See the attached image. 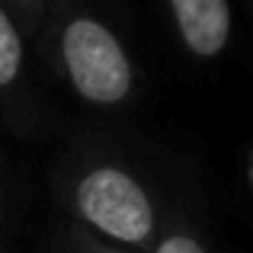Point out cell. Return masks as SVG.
Listing matches in <instances>:
<instances>
[{
	"label": "cell",
	"instance_id": "1",
	"mask_svg": "<svg viewBox=\"0 0 253 253\" xmlns=\"http://www.w3.org/2000/svg\"><path fill=\"white\" fill-rule=\"evenodd\" d=\"M39 42L68 90L96 109L128 106L138 86V71L122 36L84 0H58Z\"/></svg>",
	"mask_w": 253,
	"mask_h": 253
},
{
	"label": "cell",
	"instance_id": "2",
	"mask_svg": "<svg viewBox=\"0 0 253 253\" xmlns=\"http://www.w3.org/2000/svg\"><path fill=\"white\" fill-rule=\"evenodd\" d=\"M61 199L74 228L99 241L148 253L161 234V211L144 179L112 157H86L61 179Z\"/></svg>",
	"mask_w": 253,
	"mask_h": 253
},
{
	"label": "cell",
	"instance_id": "3",
	"mask_svg": "<svg viewBox=\"0 0 253 253\" xmlns=\"http://www.w3.org/2000/svg\"><path fill=\"white\" fill-rule=\"evenodd\" d=\"M0 116L16 128H26L36 116L29 77V39L0 3Z\"/></svg>",
	"mask_w": 253,
	"mask_h": 253
},
{
	"label": "cell",
	"instance_id": "4",
	"mask_svg": "<svg viewBox=\"0 0 253 253\" xmlns=\"http://www.w3.org/2000/svg\"><path fill=\"white\" fill-rule=\"evenodd\" d=\"M167 10L183 48L196 61H215L224 55L234 32L231 0H167Z\"/></svg>",
	"mask_w": 253,
	"mask_h": 253
},
{
	"label": "cell",
	"instance_id": "5",
	"mask_svg": "<svg viewBox=\"0 0 253 253\" xmlns=\"http://www.w3.org/2000/svg\"><path fill=\"white\" fill-rule=\"evenodd\" d=\"M0 3L10 10V16L16 19V26L23 29V36L29 39V42H39L58 0H0Z\"/></svg>",
	"mask_w": 253,
	"mask_h": 253
},
{
	"label": "cell",
	"instance_id": "6",
	"mask_svg": "<svg viewBox=\"0 0 253 253\" xmlns=\"http://www.w3.org/2000/svg\"><path fill=\"white\" fill-rule=\"evenodd\" d=\"M148 253H211V250L199 231H192L183 221H170L161 224V234H157V241L151 244Z\"/></svg>",
	"mask_w": 253,
	"mask_h": 253
},
{
	"label": "cell",
	"instance_id": "7",
	"mask_svg": "<svg viewBox=\"0 0 253 253\" xmlns=\"http://www.w3.org/2000/svg\"><path fill=\"white\" fill-rule=\"evenodd\" d=\"M64 247H68V253H135L128 247H119V244L99 241V237L86 234V231L74 228V224H71L68 234H64Z\"/></svg>",
	"mask_w": 253,
	"mask_h": 253
},
{
	"label": "cell",
	"instance_id": "8",
	"mask_svg": "<svg viewBox=\"0 0 253 253\" xmlns=\"http://www.w3.org/2000/svg\"><path fill=\"white\" fill-rule=\"evenodd\" d=\"M244 179H247V186L253 189V151H247V161H244Z\"/></svg>",
	"mask_w": 253,
	"mask_h": 253
}]
</instances>
